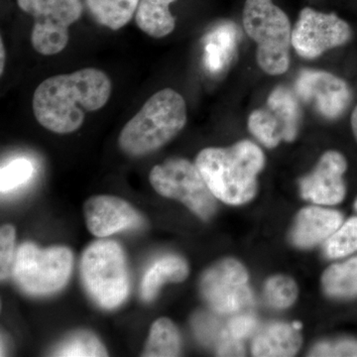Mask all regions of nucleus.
I'll return each mask as SVG.
<instances>
[{"label": "nucleus", "instance_id": "f257e3e1", "mask_svg": "<svg viewBox=\"0 0 357 357\" xmlns=\"http://www.w3.org/2000/svg\"><path fill=\"white\" fill-rule=\"evenodd\" d=\"M112 91L109 76L93 68L58 75L45 79L35 91L33 112L52 132H75L83 126L86 112L107 105Z\"/></svg>", "mask_w": 357, "mask_h": 357}, {"label": "nucleus", "instance_id": "f03ea898", "mask_svg": "<svg viewBox=\"0 0 357 357\" xmlns=\"http://www.w3.org/2000/svg\"><path fill=\"white\" fill-rule=\"evenodd\" d=\"M195 164L215 198L225 204H243L255 198L265 156L255 143L241 140L230 147L202 150Z\"/></svg>", "mask_w": 357, "mask_h": 357}, {"label": "nucleus", "instance_id": "7ed1b4c3", "mask_svg": "<svg viewBox=\"0 0 357 357\" xmlns=\"http://www.w3.org/2000/svg\"><path fill=\"white\" fill-rule=\"evenodd\" d=\"M187 123L184 98L172 89L154 93L122 128L119 147L132 157L152 153L174 139Z\"/></svg>", "mask_w": 357, "mask_h": 357}, {"label": "nucleus", "instance_id": "20e7f679", "mask_svg": "<svg viewBox=\"0 0 357 357\" xmlns=\"http://www.w3.org/2000/svg\"><path fill=\"white\" fill-rule=\"evenodd\" d=\"M243 28L255 42L256 62L265 74L280 76L290 66L292 26L287 14L272 0H246Z\"/></svg>", "mask_w": 357, "mask_h": 357}, {"label": "nucleus", "instance_id": "39448f33", "mask_svg": "<svg viewBox=\"0 0 357 357\" xmlns=\"http://www.w3.org/2000/svg\"><path fill=\"white\" fill-rule=\"evenodd\" d=\"M81 275L84 288L98 306L114 310L129 294L126 255L119 243L98 241L84 251Z\"/></svg>", "mask_w": 357, "mask_h": 357}, {"label": "nucleus", "instance_id": "423d86ee", "mask_svg": "<svg viewBox=\"0 0 357 357\" xmlns=\"http://www.w3.org/2000/svg\"><path fill=\"white\" fill-rule=\"evenodd\" d=\"M73 260L72 251L64 246L42 249L31 243H23L14 257L13 278L29 295H50L65 287Z\"/></svg>", "mask_w": 357, "mask_h": 357}, {"label": "nucleus", "instance_id": "0eeeda50", "mask_svg": "<svg viewBox=\"0 0 357 357\" xmlns=\"http://www.w3.org/2000/svg\"><path fill=\"white\" fill-rule=\"evenodd\" d=\"M149 181L155 191L165 198L177 199L202 220L217 211V198L211 191L196 164L183 158H171L153 167Z\"/></svg>", "mask_w": 357, "mask_h": 357}, {"label": "nucleus", "instance_id": "6e6552de", "mask_svg": "<svg viewBox=\"0 0 357 357\" xmlns=\"http://www.w3.org/2000/svg\"><path fill=\"white\" fill-rule=\"evenodd\" d=\"M23 13L34 18L33 48L41 55L60 53L69 42V28L83 14L82 0H17Z\"/></svg>", "mask_w": 357, "mask_h": 357}, {"label": "nucleus", "instance_id": "1a4fd4ad", "mask_svg": "<svg viewBox=\"0 0 357 357\" xmlns=\"http://www.w3.org/2000/svg\"><path fill=\"white\" fill-rule=\"evenodd\" d=\"M201 292L206 304L215 314L234 316L253 303L248 286V273L234 259H223L204 272Z\"/></svg>", "mask_w": 357, "mask_h": 357}, {"label": "nucleus", "instance_id": "9d476101", "mask_svg": "<svg viewBox=\"0 0 357 357\" xmlns=\"http://www.w3.org/2000/svg\"><path fill=\"white\" fill-rule=\"evenodd\" d=\"M351 37V26L335 13L305 7L292 29V47L300 57L314 60L349 43Z\"/></svg>", "mask_w": 357, "mask_h": 357}, {"label": "nucleus", "instance_id": "9b49d317", "mask_svg": "<svg viewBox=\"0 0 357 357\" xmlns=\"http://www.w3.org/2000/svg\"><path fill=\"white\" fill-rule=\"evenodd\" d=\"M294 91L301 102L311 105L317 114L328 121L342 117L352 102L349 84L324 70H301Z\"/></svg>", "mask_w": 357, "mask_h": 357}, {"label": "nucleus", "instance_id": "f8f14e48", "mask_svg": "<svg viewBox=\"0 0 357 357\" xmlns=\"http://www.w3.org/2000/svg\"><path fill=\"white\" fill-rule=\"evenodd\" d=\"M347 160L337 151L326 152L312 172L300 181L303 198L319 204L340 203L345 196Z\"/></svg>", "mask_w": 357, "mask_h": 357}, {"label": "nucleus", "instance_id": "ddd939ff", "mask_svg": "<svg viewBox=\"0 0 357 357\" xmlns=\"http://www.w3.org/2000/svg\"><path fill=\"white\" fill-rule=\"evenodd\" d=\"M84 215L89 232L98 237L132 229L141 222L139 213L130 204L112 196H95L86 199Z\"/></svg>", "mask_w": 357, "mask_h": 357}, {"label": "nucleus", "instance_id": "4468645a", "mask_svg": "<svg viewBox=\"0 0 357 357\" xmlns=\"http://www.w3.org/2000/svg\"><path fill=\"white\" fill-rule=\"evenodd\" d=\"M342 225L338 211L310 206L301 211L292 230V241L301 248H311L328 241Z\"/></svg>", "mask_w": 357, "mask_h": 357}, {"label": "nucleus", "instance_id": "2eb2a0df", "mask_svg": "<svg viewBox=\"0 0 357 357\" xmlns=\"http://www.w3.org/2000/svg\"><path fill=\"white\" fill-rule=\"evenodd\" d=\"M302 344L300 330L284 323L269 324L256 333L252 342L255 356H294Z\"/></svg>", "mask_w": 357, "mask_h": 357}, {"label": "nucleus", "instance_id": "dca6fc26", "mask_svg": "<svg viewBox=\"0 0 357 357\" xmlns=\"http://www.w3.org/2000/svg\"><path fill=\"white\" fill-rule=\"evenodd\" d=\"M189 273L187 262L175 255L164 256L147 270L141 283V297L145 302L154 300L160 289L167 282L184 281Z\"/></svg>", "mask_w": 357, "mask_h": 357}, {"label": "nucleus", "instance_id": "f3484780", "mask_svg": "<svg viewBox=\"0 0 357 357\" xmlns=\"http://www.w3.org/2000/svg\"><path fill=\"white\" fill-rule=\"evenodd\" d=\"M300 102L295 91L285 86H276L268 96L266 107L280 122L286 142H292L299 133L302 121Z\"/></svg>", "mask_w": 357, "mask_h": 357}, {"label": "nucleus", "instance_id": "a211bd4d", "mask_svg": "<svg viewBox=\"0 0 357 357\" xmlns=\"http://www.w3.org/2000/svg\"><path fill=\"white\" fill-rule=\"evenodd\" d=\"M177 0H139L135 21L138 28L152 38H163L174 31L176 20L170 6Z\"/></svg>", "mask_w": 357, "mask_h": 357}, {"label": "nucleus", "instance_id": "6ab92c4d", "mask_svg": "<svg viewBox=\"0 0 357 357\" xmlns=\"http://www.w3.org/2000/svg\"><path fill=\"white\" fill-rule=\"evenodd\" d=\"M96 22L109 29H121L132 20L139 0H84Z\"/></svg>", "mask_w": 357, "mask_h": 357}, {"label": "nucleus", "instance_id": "aec40b11", "mask_svg": "<svg viewBox=\"0 0 357 357\" xmlns=\"http://www.w3.org/2000/svg\"><path fill=\"white\" fill-rule=\"evenodd\" d=\"M180 352L181 337L177 326L167 318L155 321L150 328L142 356L174 357L180 356Z\"/></svg>", "mask_w": 357, "mask_h": 357}, {"label": "nucleus", "instance_id": "412c9836", "mask_svg": "<svg viewBox=\"0 0 357 357\" xmlns=\"http://www.w3.org/2000/svg\"><path fill=\"white\" fill-rule=\"evenodd\" d=\"M323 286L328 296L349 298L357 295V256L326 269Z\"/></svg>", "mask_w": 357, "mask_h": 357}, {"label": "nucleus", "instance_id": "4be33fe9", "mask_svg": "<svg viewBox=\"0 0 357 357\" xmlns=\"http://www.w3.org/2000/svg\"><path fill=\"white\" fill-rule=\"evenodd\" d=\"M52 356L60 357L107 356V349L96 335L89 331L70 333L52 351Z\"/></svg>", "mask_w": 357, "mask_h": 357}, {"label": "nucleus", "instance_id": "5701e85b", "mask_svg": "<svg viewBox=\"0 0 357 357\" xmlns=\"http://www.w3.org/2000/svg\"><path fill=\"white\" fill-rule=\"evenodd\" d=\"M248 126L250 133L264 146L274 148L284 141L281 123L268 107L253 110L249 114Z\"/></svg>", "mask_w": 357, "mask_h": 357}, {"label": "nucleus", "instance_id": "b1692460", "mask_svg": "<svg viewBox=\"0 0 357 357\" xmlns=\"http://www.w3.org/2000/svg\"><path fill=\"white\" fill-rule=\"evenodd\" d=\"M356 250L357 218H351L326 241L325 251L330 258H340Z\"/></svg>", "mask_w": 357, "mask_h": 357}, {"label": "nucleus", "instance_id": "393cba45", "mask_svg": "<svg viewBox=\"0 0 357 357\" xmlns=\"http://www.w3.org/2000/svg\"><path fill=\"white\" fill-rule=\"evenodd\" d=\"M264 294L268 304L276 309H286L297 299L298 287L289 277L275 276L265 284Z\"/></svg>", "mask_w": 357, "mask_h": 357}, {"label": "nucleus", "instance_id": "a878e982", "mask_svg": "<svg viewBox=\"0 0 357 357\" xmlns=\"http://www.w3.org/2000/svg\"><path fill=\"white\" fill-rule=\"evenodd\" d=\"M34 172L31 162L25 158H18L2 167L0 177V189L2 194L8 192L28 182Z\"/></svg>", "mask_w": 357, "mask_h": 357}, {"label": "nucleus", "instance_id": "bb28decb", "mask_svg": "<svg viewBox=\"0 0 357 357\" xmlns=\"http://www.w3.org/2000/svg\"><path fill=\"white\" fill-rule=\"evenodd\" d=\"M15 234V229L11 225H3L0 229V277L2 281L13 274Z\"/></svg>", "mask_w": 357, "mask_h": 357}, {"label": "nucleus", "instance_id": "cd10ccee", "mask_svg": "<svg viewBox=\"0 0 357 357\" xmlns=\"http://www.w3.org/2000/svg\"><path fill=\"white\" fill-rule=\"evenodd\" d=\"M256 328H257V321L255 317L239 312L234 314V317L225 324V333L230 337L243 342L255 333Z\"/></svg>", "mask_w": 357, "mask_h": 357}, {"label": "nucleus", "instance_id": "c85d7f7f", "mask_svg": "<svg viewBox=\"0 0 357 357\" xmlns=\"http://www.w3.org/2000/svg\"><path fill=\"white\" fill-rule=\"evenodd\" d=\"M310 356H357L356 340L321 342L312 349Z\"/></svg>", "mask_w": 357, "mask_h": 357}, {"label": "nucleus", "instance_id": "c756f323", "mask_svg": "<svg viewBox=\"0 0 357 357\" xmlns=\"http://www.w3.org/2000/svg\"><path fill=\"white\" fill-rule=\"evenodd\" d=\"M351 123L352 132H354V137H356L357 141V105L354 107V112H352Z\"/></svg>", "mask_w": 357, "mask_h": 357}, {"label": "nucleus", "instance_id": "7c9ffc66", "mask_svg": "<svg viewBox=\"0 0 357 357\" xmlns=\"http://www.w3.org/2000/svg\"><path fill=\"white\" fill-rule=\"evenodd\" d=\"M0 53H1V63H0V73H3L4 64H6V49H4L3 41L1 39V43H0Z\"/></svg>", "mask_w": 357, "mask_h": 357}, {"label": "nucleus", "instance_id": "2f4dec72", "mask_svg": "<svg viewBox=\"0 0 357 357\" xmlns=\"http://www.w3.org/2000/svg\"><path fill=\"white\" fill-rule=\"evenodd\" d=\"M293 326H295L296 328H298V330H301V328H302V325H301L300 323H294Z\"/></svg>", "mask_w": 357, "mask_h": 357}, {"label": "nucleus", "instance_id": "473e14b6", "mask_svg": "<svg viewBox=\"0 0 357 357\" xmlns=\"http://www.w3.org/2000/svg\"><path fill=\"white\" fill-rule=\"evenodd\" d=\"M356 208L357 210V199H356Z\"/></svg>", "mask_w": 357, "mask_h": 357}]
</instances>
